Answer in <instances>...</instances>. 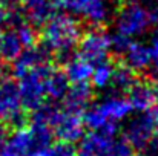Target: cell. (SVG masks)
<instances>
[{"mask_svg":"<svg viewBox=\"0 0 158 156\" xmlns=\"http://www.w3.org/2000/svg\"><path fill=\"white\" fill-rule=\"evenodd\" d=\"M78 48L80 57H83L92 64H97L103 60H107V55L110 52V35L95 26L94 29L88 31L85 35L80 37Z\"/></svg>","mask_w":158,"mask_h":156,"instance_id":"ba28073f","label":"cell"},{"mask_svg":"<svg viewBox=\"0 0 158 156\" xmlns=\"http://www.w3.org/2000/svg\"><path fill=\"white\" fill-rule=\"evenodd\" d=\"M129 43H131V38L123 35V34H120V32L110 35V51H114L118 55H123V52L126 51Z\"/></svg>","mask_w":158,"mask_h":156,"instance_id":"7402d4cb","label":"cell"},{"mask_svg":"<svg viewBox=\"0 0 158 156\" xmlns=\"http://www.w3.org/2000/svg\"><path fill=\"white\" fill-rule=\"evenodd\" d=\"M149 48H151V55H152V61H151L149 69H151L152 75H154L155 78H158V31L154 34Z\"/></svg>","mask_w":158,"mask_h":156,"instance_id":"603a6c76","label":"cell"},{"mask_svg":"<svg viewBox=\"0 0 158 156\" xmlns=\"http://www.w3.org/2000/svg\"><path fill=\"white\" fill-rule=\"evenodd\" d=\"M154 89H155V92H157V97H158V81H157V84H155V87H154Z\"/></svg>","mask_w":158,"mask_h":156,"instance_id":"4dcf8cb0","label":"cell"},{"mask_svg":"<svg viewBox=\"0 0 158 156\" xmlns=\"http://www.w3.org/2000/svg\"><path fill=\"white\" fill-rule=\"evenodd\" d=\"M42 156H77V153H75V150L71 147V144L60 141V142H57V144H52V142H51V144L48 146V149L43 152Z\"/></svg>","mask_w":158,"mask_h":156,"instance_id":"44dd1931","label":"cell"},{"mask_svg":"<svg viewBox=\"0 0 158 156\" xmlns=\"http://www.w3.org/2000/svg\"><path fill=\"white\" fill-rule=\"evenodd\" d=\"M127 101L131 104L132 110H137L140 113H146L149 112L155 104H157V92L152 86H149L148 83H138L135 81V84L127 90Z\"/></svg>","mask_w":158,"mask_h":156,"instance_id":"4fadbf2b","label":"cell"},{"mask_svg":"<svg viewBox=\"0 0 158 156\" xmlns=\"http://www.w3.org/2000/svg\"><path fill=\"white\" fill-rule=\"evenodd\" d=\"M61 100H63V109L64 110L83 115V112L91 104L92 90L88 86V83L74 84V86H69L68 92L64 94V97Z\"/></svg>","mask_w":158,"mask_h":156,"instance_id":"5bb4252c","label":"cell"},{"mask_svg":"<svg viewBox=\"0 0 158 156\" xmlns=\"http://www.w3.org/2000/svg\"><path fill=\"white\" fill-rule=\"evenodd\" d=\"M80 17L92 26H102L110 17V5L107 0H88L80 12Z\"/></svg>","mask_w":158,"mask_h":156,"instance_id":"e0dca14e","label":"cell"},{"mask_svg":"<svg viewBox=\"0 0 158 156\" xmlns=\"http://www.w3.org/2000/svg\"><path fill=\"white\" fill-rule=\"evenodd\" d=\"M123 58H124L126 66L131 67L134 72L148 70L151 66V61H152L151 48H149V45H146L143 42H132L131 40L129 46L123 52Z\"/></svg>","mask_w":158,"mask_h":156,"instance_id":"9a60e30c","label":"cell"},{"mask_svg":"<svg viewBox=\"0 0 158 156\" xmlns=\"http://www.w3.org/2000/svg\"><path fill=\"white\" fill-rule=\"evenodd\" d=\"M64 63V74L69 80V83L74 84H80V83H88L91 80L92 75V67L94 64L89 63L88 60H85L83 57H75V55H69L63 60Z\"/></svg>","mask_w":158,"mask_h":156,"instance_id":"2e32d148","label":"cell"},{"mask_svg":"<svg viewBox=\"0 0 158 156\" xmlns=\"http://www.w3.org/2000/svg\"><path fill=\"white\" fill-rule=\"evenodd\" d=\"M143 3L148 8L149 17H151V23L158 26V0H143Z\"/></svg>","mask_w":158,"mask_h":156,"instance_id":"cb8c5ba5","label":"cell"},{"mask_svg":"<svg viewBox=\"0 0 158 156\" xmlns=\"http://www.w3.org/2000/svg\"><path fill=\"white\" fill-rule=\"evenodd\" d=\"M86 3H88V0H64L63 6H66L71 12L80 15V12H81V9L85 8Z\"/></svg>","mask_w":158,"mask_h":156,"instance_id":"d4e9b609","label":"cell"},{"mask_svg":"<svg viewBox=\"0 0 158 156\" xmlns=\"http://www.w3.org/2000/svg\"><path fill=\"white\" fill-rule=\"evenodd\" d=\"M81 37L80 23L69 14H52L43 22L42 43L46 51L58 55L61 60L71 55Z\"/></svg>","mask_w":158,"mask_h":156,"instance_id":"6da1fadb","label":"cell"},{"mask_svg":"<svg viewBox=\"0 0 158 156\" xmlns=\"http://www.w3.org/2000/svg\"><path fill=\"white\" fill-rule=\"evenodd\" d=\"M148 113H149L152 126H154V133H155V136H158V106H154Z\"/></svg>","mask_w":158,"mask_h":156,"instance_id":"484cf974","label":"cell"},{"mask_svg":"<svg viewBox=\"0 0 158 156\" xmlns=\"http://www.w3.org/2000/svg\"><path fill=\"white\" fill-rule=\"evenodd\" d=\"M114 23L117 32L129 38L143 35L152 25L148 8L143 0H126L124 3H121L115 14Z\"/></svg>","mask_w":158,"mask_h":156,"instance_id":"5b68a950","label":"cell"},{"mask_svg":"<svg viewBox=\"0 0 158 156\" xmlns=\"http://www.w3.org/2000/svg\"><path fill=\"white\" fill-rule=\"evenodd\" d=\"M114 69H115V67H114L107 60H103V61L94 64L91 80H92V83H94V86H95L97 89H109Z\"/></svg>","mask_w":158,"mask_h":156,"instance_id":"ffe728a7","label":"cell"},{"mask_svg":"<svg viewBox=\"0 0 158 156\" xmlns=\"http://www.w3.org/2000/svg\"><path fill=\"white\" fill-rule=\"evenodd\" d=\"M137 156H157V155H154V153H151L149 150H146V152H141V153H138Z\"/></svg>","mask_w":158,"mask_h":156,"instance_id":"f1b7e54d","label":"cell"},{"mask_svg":"<svg viewBox=\"0 0 158 156\" xmlns=\"http://www.w3.org/2000/svg\"><path fill=\"white\" fill-rule=\"evenodd\" d=\"M6 75V64L3 61H0V78Z\"/></svg>","mask_w":158,"mask_h":156,"instance_id":"4316f807","label":"cell"},{"mask_svg":"<svg viewBox=\"0 0 158 156\" xmlns=\"http://www.w3.org/2000/svg\"><path fill=\"white\" fill-rule=\"evenodd\" d=\"M48 60H49V52L46 51L43 46H28L25 48L22 54L12 61V70L14 74L19 77L22 75L23 72L29 70V69H34L37 66H42V64H48Z\"/></svg>","mask_w":158,"mask_h":156,"instance_id":"7c38bea8","label":"cell"},{"mask_svg":"<svg viewBox=\"0 0 158 156\" xmlns=\"http://www.w3.org/2000/svg\"><path fill=\"white\" fill-rule=\"evenodd\" d=\"M14 2H15V0H0V3L5 5V6H6V5H12Z\"/></svg>","mask_w":158,"mask_h":156,"instance_id":"f546056e","label":"cell"},{"mask_svg":"<svg viewBox=\"0 0 158 156\" xmlns=\"http://www.w3.org/2000/svg\"><path fill=\"white\" fill-rule=\"evenodd\" d=\"M69 89V80L63 70L49 69L46 77V97L57 101L64 97V94Z\"/></svg>","mask_w":158,"mask_h":156,"instance_id":"ac0fdd59","label":"cell"},{"mask_svg":"<svg viewBox=\"0 0 158 156\" xmlns=\"http://www.w3.org/2000/svg\"><path fill=\"white\" fill-rule=\"evenodd\" d=\"M5 138H6V136H5V132L0 129V149H2V146H3V142H5Z\"/></svg>","mask_w":158,"mask_h":156,"instance_id":"83f0119b","label":"cell"},{"mask_svg":"<svg viewBox=\"0 0 158 156\" xmlns=\"http://www.w3.org/2000/svg\"><path fill=\"white\" fill-rule=\"evenodd\" d=\"M51 132L63 142H68V144L78 142L80 138L85 135L83 116L80 113L68 112L63 107H60L51 126Z\"/></svg>","mask_w":158,"mask_h":156,"instance_id":"9c48e42d","label":"cell"},{"mask_svg":"<svg viewBox=\"0 0 158 156\" xmlns=\"http://www.w3.org/2000/svg\"><path fill=\"white\" fill-rule=\"evenodd\" d=\"M154 136V126L148 112L127 119L123 130V139L129 144L131 149L137 150H144Z\"/></svg>","mask_w":158,"mask_h":156,"instance_id":"30bf717a","label":"cell"},{"mask_svg":"<svg viewBox=\"0 0 158 156\" xmlns=\"http://www.w3.org/2000/svg\"><path fill=\"white\" fill-rule=\"evenodd\" d=\"M0 119L12 127L22 126L25 119L19 83L6 75L0 78Z\"/></svg>","mask_w":158,"mask_h":156,"instance_id":"52a82bcc","label":"cell"},{"mask_svg":"<svg viewBox=\"0 0 158 156\" xmlns=\"http://www.w3.org/2000/svg\"><path fill=\"white\" fill-rule=\"evenodd\" d=\"M2 26V25H0ZM0 38H2V28H0Z\"/></svg>","mask_w":158,"mask_h":156,"instance_id":"1f68e13d","label":"cell"},{"mask_svg":"<svg viewBox=\"0 0 158 156\" xmlns=\"http://www.w3.org/2000/svg\"><path fill=\"white\" fill-rule=\"evenodd\" d=\"M132 107L127 98L121 97V94L106 95L97 103L89 104L83 112L85 126L91 130H100L115 133L118 124L129 118Z\"/></svg>","mask_w":158,"mask_h":156,"instance_id":"7a4b0ae2","label":"cell"},{"mask_svg":"<svg viewBox=\"0 0 158 156\" xmlns=\"http://www.w3.org/2000/svg\"><path fill=\"white\" fill-rule=\"evenodd\" d=\"M52 132L48 126L32 121L29 127H17L0 149V156H42L52 142Z\"/></svg>","mask_w":158,"mask_h":156,"instance_id":"3957f363","label":"cell"},{"mask_svg":"<svg viewBox=\"0 0 158 156\" xmlns=\"http://www.w3.org/2000/svg\"><path fill=\"white\" fill-rule=\"evenodd\" d=\"M77 156H132V149L115 133L92 130L78 141Z\"/></svg>","mask_w":158,"mask_h":156,"instance_id":"277c9868","label":"cell"},{"mask_svg":"<svg viewBox=\"0 0 158 156\" xmlns=\"http://www.w3.org/2000/svg\"><path fill=\"white\" fill-rule=\"evenodd\" d=\"M49 69L51 67L48 64H42L19 75V90L25 109L34 110L43 104L46 97V77Z\"/></svg>","mask_w":158,"mask_h":156,"instance_id":"8992f818","label":"cell"},{"mask_svg":"<svg viewBox=\"0 0 158 156\" xmlns=\"http://www.w3.org/2000/svg\"><path fill=\"white\" fill-rule=\"evenodd\" d=\"M135 81H137L135 72L131 67H127L126 64H123V66H118L114 69L109 89L114 94H124L135 84Z\"/></svg>","mask_w":158,"mask_h":156,"instance_id":"d6986e66","label":"cell"},{"mask_svg":"<svg viewBox=\"0 0 158 156\" xmlns=\"http://www.w3.org/2000/svg\"><path fill=\"white\" fill-rule=\"evenodd\" d=\"M64 0H23V15L26 20L40 25L63 6Z\"/></svg>","mask_w":158,"mask_h":156,"instance_id":"8fae6325","label":"cell"}]
</instances>
